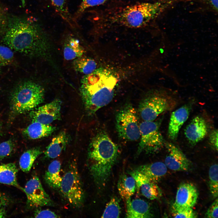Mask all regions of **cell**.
Segmentation results:
<instances>
[{"label": "cell", "mask_w": 218, "mask_h": 218, "mask_svg": "<svg viewBox=\"0 0 218 218\" xmlns=\"http://www.w3.org/2000/svg\"><path fill=\"white\" fill-rule=\"evenodd\" d=\"M61 101L56 99L30 111V117L32 121H37L45 124H50L61 119Z\"/></svg>", "instance_id": "11"}, {"label": "cell", "mask_w": 218, "mask_h": 218, "mask_svg": "<svg viewBox=\"0 0 218 218\" xmlns=\"http://www.w3.org/2000/svg\"><path fill=\"white\" fill-rule=\"evenodd\" d=\"M42 153L38 147L31 148L25 152L19 160V165L21 170L25 173L29 172L36 159Z\"/></svg>", "instance_id": "25"}, {"label": "cell", "mask_w": 218, "mask_h": 218, "mask_svg": "<svg viewBox=\"0 0 218 218\" xmlns=\"http://www.w3.org/2000/svg\"><path fill=\"white\" fill-rule=\"evenodd\" d=\"M2 32V42L12 51L33 57H44L48 53L47 37L34 18L8 15Z\"/></svg>", "instance_id": "1"}, {"label": "cell", "mask_w": 218, "mask_h": 218, "mask_svg": "<svg viewBox=\"0 0 218 218\" xmlns=\"http://www.w3.org/2000/svg\"><path fill=\"white\" fill-rule=\"evenodd\" d=\"M61 164L58 160L52 161L49 165L44 175L46 183L51 188L59 190L63 176L61 175Z\"/></svg>", "instance_id": "22"}, {"label": "cell", "mask_w": 218, "mask_h": 218, "mask_svg": "<svg viewBox=\"0 0 218 218\" xmlns=\"http://www.w3.org/2000/svg\"><path fill=\"white\" fill-rule=\"evenodd\" d=\"M127 218H144L153 217L148 203L141 199L132 200L131 198L126 201Z\"/></svg>", "instance_id": "17"}, {"label": "cell", "mask_w": 218, "mask_h": 218, "mask_svg": "<svg viewBox=\"0 0 218 218\" xmlns=\"http://www.w3.org/2000/svg\"><path fill=\"white\" fill-rule=\"evenodd\" d=\"M137 111L131 104H127L118 111L116 114L117 131L121 139L135 141L140 138V124Z\"/></svg>", "instance_id": "9"}, {"label": "cell", "mask_w": 218, "mask_h": 218, "mask_svg": "<svg viewBox=\"0 0 218 218\" xmlns=\"http://www.w3.org/2000/svg\"><path fill=\"white\" fill-rule=\"evenodd\" d=\"M35 218H58V216L54 212L49 210H38L35 212Z\"/></svg>", "instance_id": "35"}, {"label": "cell", "mask_w": 218, "mask_h": 218, "mask_svg": "<svg viewBox=\"0 0 218 218\" xmlns=\"http://www.w3.org/2000/svg\"><path fill=\"white\" fill-rule=\"evenodd\" d=\"M18 169L14 163L0 165V183L15 187L23 191L17 179Z\"/></svg>", "instance_id": "21"}, {"label": "cell", "mask_w": 218, "mask_h": 218, "mask_svg": "<svg viewBox=\"0 0 218 218\" xmlns=\"http://www.w3.org/2000/svg\"><path fill=\"white\" fill-rule=\"evenodd\" d=\"M117 80L111 71L101 68L96 69L83 77L81 81L80 93L89 115H94L111 101Z\"/></svg>", "instance_id": "2"}, {"label": "cell", "mask_w": 218, "mask_h": 218, "mask_svg": "<svg viewBox=\"0 0 218 218\" xmlns=\"http://www.w3.org/2000/svg\"><path fill=\"white\" fill-rule=\"evenodd\" d=\"M172 216L174 218H191L197 217L192 208H172Z\"/></svg>", "instance_id": "32"}, {"label": "cell", "mask_w": 218, "mask_h": 218, "mask_svg": "<svg viewBox=\"0 0 218 218\" xmlns=\"http://www.w3.org/2000/svg\"><path fill=\"white\" fill-rule=\"evenodd\" d=\"M6 197L0 192V208L4 207L7 203Z\"/></svg>", "instance_id": "38"}, {"label": "cell", "mask_w": 218, "mask_h": 218, "mask_svg": "<svg viewBox=\"0 0 218 218\" xmlns=\"http://www.w3.org/2000/svg\"><path fill=\"white\" fill-rule=\"evenodd\" d=\"M135 169L156 183L160 181L167 171L165 164L161 162L142 165Z\"/></svg>", "instance_id": "19"}, {"label": "cell", "mask_w": 218, "mask_h": 218, "mask_svg": "<svg viewBox=\"0 0 218 218\" xmlns=\"http://www.w3.org/2000/svg\"><path fill=\"white\" fill-rule=\"evenodd\" d=\"M13 51L6 45H0V66L11 64L14 59Z\"/></svg>", "instance_id": "31"}, {"label": "cell", "mask_w": 218, "mask_h": 218, "mask_svg": "<svg viewBox=\"0 0 218 218\" xmlns=\"http://www.w3.org/2000/svg\"><path fill=\"white\" fill-rule=\"evenodd\" d=\"M45 90L40 85L26 81L17 85L10 97L11 114L16 116L32 110L44 100Z\"/></svg>", "instance_id": "5"}, {"label": "cell", "mask_w": 218, "mask_h": 218, "mask_svg": "<svg viewBox=\"0 0 218 218\" xmlns=\"http://www.w3.org/2000/svg\"><path fill=\"white\" fill-rule=\"evenodd\" d=\"M167 154L165 164L169 169L177 171H187L190 167L189 160L181 150L171 143H165Z\"/></svg>", "instance_id": "12"}, {"label": "cell", "mask_w": 218, "mask_h": 218, "mask_svg": "<svg viewBox=\"0 0 218 218\" xmlns=\"http://www.w3.org/2000/svg\"><path fill=\"white\" fill-rule=\"evenodd\" d=\"M69 141L68 136L64 131L59 133L52 139L44 152L45 156L53 159L58 157L65 148Z\"/></svg>", "instance_id": "20"}, {"label": "cell", "mask_w": 218, "mask_h": 218, "mask_svg": "<svg viewBox=\"0 0 218 218\" xmlns=\"http://www.w3.org/2000/svg\"><path fill=\"white\" fill-rule=\"evenodd\" d=\"M50 0L56 12L63 19L73 28L77 26L69 13L66 0Z\"/></svg>", "instance_id": "27"}, {"label": "cell", "mask_w": 218, "mask_h": 218, "mask_svg": "<svg viewBox=\"0 0 218 218\" xmlns=\"http://www.w3.org/2000/svg\"><path fill=\"white\" fill-rule=\"evenodd\" d=\"M62 196L70 205L81 207L85 199L82 182L75 162H71L63 176L59 189Z\"/></svg>", "instance_id": "6"}, {"label": "cell", "mask_w": 218, "mask_h": 218, "mask_svg": "<svg viewBox=\"0 0 218 218\" xmlns=\"http://www.w3.org/2000/svg\"></svg>", "instance_id": "43"}, {"label": "cell", "mask_w": 218, "mask_h": 218, "mask_svg": "<svg viewBox=\"0 0 218 218\" xmlns=\"http://www.w3.org/2000/svg\"><path fill=\"white\" fill-rule=\"evenodd\" d=\"M121 213L119 201L116 197H112L107 203L102 218H118Z\"/></svg>", "instance_id": "28"}, {"label": "cell", "mask_w": 218, "mask_h": 218, "mask_svg": "<svg viewBox=\"0 0 218 218\" xmlns=\"http://www.w3.org/2000/svg\"><path fill=\"white\" fill-rule=\"evenodd\" d=\"M218 134L217 130H214L211 132L209 137L210 143L216 150H218Z\"/></svg>", "instance_id": "37"}, {"label": "cell", "mask_w": 218, "mask_h": 218, "mask_svg": "<svg viewBox=\"0 0 218 218\" xmlns=\"http://www.w3.org/2000/svg\"><path fill=\"white\" fill-rule=\"evenodd\" d=\"M73 64L76 71L85 75L91 73L96 69L97 64L94 60L82 56L75 59Z\"/></svg>", "instance_id": "26"}, {"label": "cell", "mask_w": 218, "mask_h": 218, "mask_svg": "<svg viewBox=\"0 0 218 218\" xmlns=\"http://www.w3.org/2000/svg\"><path fill=\"white\" fill-rule=\"evenodd\" d=\"M207 218L218 217V199L216 198L208 209L205 214Z\"/></svg>", "instance_id": "34"}, {"label": "cell", "mask_w": 218, "mask_h": 218, "mask_svg": "<svg viewBox=\"0 0 218 218\" xmlns=\"http://www.w3.org/2000/svg\"><path fill=\"white\" fill-rule=\"evenodd\" d=\"M56 127L50 124H45L37 121L31 123L22 131L26 138L37 139L48 136L55 130Z\"/></svg>", "instance_id": "18"}, {"label": "cell", "mask_w": 218, "mask_h": 218, "mask_svg": "<svg viewBox=\"0 0 218 218\" xmlns=\"http://www.w3.org/2000/svg\"><path fill=\"white\" fill-rule=\"evenodd\" d=\"M207 132L208 127L205 120L198 115L194 117L187 125L184 134L189 143L194 145L203 140Z\"/></svg>", "instance_id": "15"}, {"label": "cell", "mask_w": 218, "mask_h": 218, "mask_svg": "<svg viewBox=\"0 0 218 218\" xmlns=\"http://www.w3.org/2000/svg\"><path fill=\"white\" fill-rule=\"evenodd\" d=\"M8 16L5 10L0 6V32H2L5 27Z\"/></svg>", "instance_id": "36"}, {"label": "cell", "mask_w": 218, "mask_h": 218, "mask_svg": "<svg viewBox=\"0 0 218 218\" xmlns=\"http://www.w3.org/2000/svg\"><path fill=\"white\" fill-rule=\"evenodd\" d=\"M162 119L154 121H144L140 124V140L137 154H153L157 152L165 145L160 130Z\"/></svg>", "instance_id": "8"}, {"label": "cell", "mask_w": 218, "mask_h": 218, "mask_svg": "<svg viewBox=\"0 0 218 218\" xmlns=\"http://www.w3.org/2000/svg\"><path fill=\"white\" fill-rule=\"evenodd\" d=\"M191 107L190 105L187 104L172 113L168 130V135L171 140L177 138L180 128L189 117Z\"/></svg>", "instance_id": "16"}, {"label": "cell", "mask_w": 218, "mask_h": 218, "mask_svg": "<svg viewBox=\"0 0 218 218\" xmlns=\"http://www.w3.org/2000/svg\"><path fill=\"white\" fill-rule=\"evenodd\" d=\"M21 2L22 6L25 7V0H21Z\"/></svg>", "instance_id": "41"}, {"label": "cell", "mask_w": 218, "mask_h": 218, "mask_svg": "<svg viewBox=\"0 0 218 218\" xmlns=\"http://www.w3.org/2000/svg\"><path fill=\"white\" fill-rule=\"evenodd\" d=\"M85 52L84 49L81 45L79 41L74 38L68 39L64 45V56L67 60H74L82 57Z\"/></svg>", "instance_id": "24"}, {"label": "cell", "mask_w": 218, "mask_h": 218, "mask_svg": "<svg viewBox=\"0 0 218 218\" xmlns=\"http://www.w3.org/2000/svg\"><path fill=\"white\" fill-rule=\"evenodd\" d=\"M6 214L4 207L0 208V218L5 217L6 215Z\"/></svg>", "instance_id": "40"}, {"label": "cell", "mask_w": 218, "mask_h": 218, "mask_svg": "<svg viewBox=\"0 0 218 218\" xmlns=\"http://www.w3.org/2000/svg\"><path fill=\"white\" fill-rule=\"evenodd\" d=\"M198 193L197 189L190 183H183L178 188L173 208H192L197 202Z\"/></svg>", "instance_id": "13"}, {"label": "cell", "mask_w": 218, "mask_h": 218, "mask_svg": "<svg viewBox=\"0 0 218 218\" xmlns=\"http://www.w3.org/2000/svg\"><path fill=\"white\" fill-rule=\"evenodd\" d=\"M108 0H83L76 12L72 17L73 21L77 24L78 20L85 11L91 7L99 5L104 3ZM78 25V24H77Z\"/></svg>", "instance_id": "29"}, {"label": "cell", "mask_w": 218, "mask_h": 218, "mask_svg": "<svg viewBox=\"0 0 218 218\" xmlns=\"http://www.w3.org/2000/svg\"><path fill=\"white\" fill-rule=\"evenodd\" d=\"M14 141L9 139L0 144V161L10 155L15 149Z\"/></svg>", "instance_id": "33"}, {"label": "cell", "mask_w": 218, "mask_h": 218, "mask_svg": "<svg viewBox=\"0 0 218 218\" xmlns=\"http://www.w3.org/2000/svg\"><path fill=\"white\" fill-rule=\"evenodd\" d=\"M2 124L0 122V136L2 135Z\"/></svg>", "instance_id": "42"}, {"label": "cell", "mask_w": 218, "mask_h": 218, "mask_svg": "<svg viewBox=\"0 0 218 218\" xmlns=\"http://www.w3.org/2000/svg\"><path fill=\"white\" fill-rule=\"evenodd\" d=\"M129 174L134 179L136 189L141 194L150 200L158 199L161 195V191L157 183L150 180L136 169Z\"/></svg>", "instance_id": "14"}, {"label": "cell", "mask_w": 218, "mask_h": 218, "mask_svg": "<svg viewBox=\"0 0 218 218\" xmlns=\"http://www.w3.org/2000/svg\"><path fill=\"white\" fill-rule=\"evenodd\" d=\"M23 191L26 196L27 205L30 207L53 206V202L36 176H33L27 182Z\"/></svg>", "instance_id": "10"}, {"label": "cell", "mask_w": 218, "mask_h": 218, "mask_svg": "<svg viewBox=\"0 0 218 218\" xmlns=\"http://www.w3.org/2000/svg\"><path fill=\"white\" fill-rule=\"evenodd\" d=\"M211 5L216 10L218 9V0H210Z\"/></svg>", "instance_id": "39"}, {"label": "cell", "mask_w": 218, "mask_h": 218, "mask_svg": "<svg viewBox=\"0 0 218 218\" xmlns=\"http://www.w3.org/2000/svg\"><path fill=\"white\" fill-rule=\"evenodd\" d=\"M119 155L117 146L105 131L99 132L92 138L88 149V166L99 186L106 183Z\"/></svg>", "instance_id": "3"}, {"label": "cell", "mask_w": 218, "mask_h": 218, "mask_svg": "<svg viewBox=\"0 0 218 218\" xmlns=\"http://www.w3.org/2000/svg\"><path fill=\"white\" fill-rule=\"evenodd\" d=\"M218 167L217 164L212 165L210 167L209 172V186L210 193L214 198L218 196Z\"/></svg>", "instance_id": "30"}, {"label": "cell", "mask_w": 218, "mask_h": 218, "mask_svg": "<svg viewBox=\"0 0 218 218\" xmlns=\"http://www.w3.org/2000/svg\"><path fill=\"white\" fill-rule=\"evenodd\" d=\"M117 187L121 198L126 201L134 194L136 189V182L131 175L123 174L119 178Z\"/></svg>", "instance_id": "23"}, {"label": "cell", "mask_w": 218, "mask_h": 218, "mask_svg": "<svg viewBox=\"0 0 218 218\" xmlns=\"http://www.w3.org/2000/svg\"><path fill=\"white\" fill-rule=\"evenodd\" d=\"M176 102L164 90L147 97L140 103L139 111L144 121L155 120L160 114L172 109Z\"/></svg>", "instance_id": "7"}, {"label": "cell", "mask_w": 218, "mask_h": 218, "mask_svg": "<svg viewBox=\"0 0 218 218\" xmlns=\"http://www.w3.org/2000/svg\"><path fill=\"white\" fill-rule=\"evenodd\" d=\"M142 2L126 7L107 19L109 24L132 28L145 26L157 17L168 5L167 2Z\"/></svg>", "instance_id": "4"}]
</instances>
